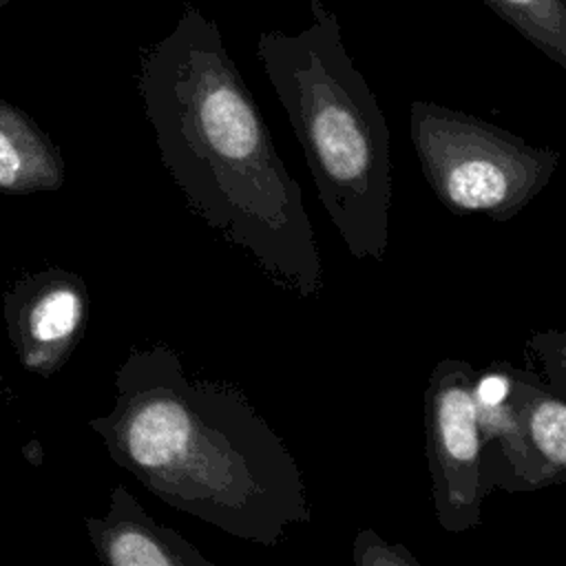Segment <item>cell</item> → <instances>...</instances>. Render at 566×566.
I'll use <instances>...</instances> for the list:
<instances>
[{
  "instance_id": "obj_1",
  "label": "cell",
  "mask_w": 566,
  "mask_h": 566,
  "mask_svg": "<svg viewBox=\"0 0 566 566\" xmlns=\"http://www.w3.org/2000/svg\"><path fill=\"white\" fill-rule=\"evenodd\" d=\"M137 91L159 161L190 210L279 287L323 292V261L301 186L230 57L217 22L188 4L139 55Z\"/></svg>"
},
{
  "instance_id": "obj_2",
  "label": "cell",
  "mask_w": 566,
  "mask_h": 566,
  "mask_svg": "<svg viewBox=\"0 0 566 566\" xmlns=\"http://www.w3.org/2000/svg\"><path fill=\"white\" fill-rule=\"evenodd\" d=\"M88 424L111 460L157 500L226 535L276 546L312 517L283 438L237 387L188 378L166 345L124 358L113 409Z\"/></svg>"
},
{
  "instance_id": "obj_3",
  "label": "cell",
  "mask_w": 566,
  "mask_h": 566,
  "mask_svg": "<svg viewBox=\"0 0 566 566\" xmlns=\"http://www.w3.org/2000/svg\"><path fill=\"white\" fill-rule=\"evenodd\" d=\"M312 24L290 35L263 31L261 62L332 226L356 259L382 263L389 248L391 137L382 108L349 57L340 22L321 0Z\"/></svg>"
},
{
  "instance_id": "obj_4",
  "label": "cell",
  "mask_w": 566,
  "mask_h": 566,
  "mask_svg": "<svg viewBox=\"0 0 566 566\" xmlns=\"http://www.w3.org/2000/svg\"><path fill=\"white\" fill-rule=\"evenodd\" d=\"M409 135L436 199L453 214L504 223L553 179L559 153L449 106L413 99Z\"/></svg>"
},
{
  "instance_id": "obj_5",
  "label": "cell",
  "mask_w": 566,
  "mask_h": 566,
  "mask_svg": "<svg viewBox=\"0 0 566 566\" xmlns=\"http://www.w3.org/2000/svg\"><path fill=\"white\" fill-rule=\"evenodd\" d=\"M475 407L489 493H526L566 480V382L511 367L506 398Z\"/></svg>"
},
{
  "instance_id": "obj_6",
  "label": "cell",
  "mask_w": 566,
  "mask_h": 566,
  "mask_svg": "<svg viewBox=\"0 0 566 566\" xmlns=\"http://www.w3.org/2000/svg\"><path fill=\"white\" fill-rule=\"evenodd\" d=\"M467 360L440 358L424 389L427 467L438 524L464 533L482 524L489 489L482 480V436Z\"/></svg>"
},
{
  "instance_id": "obj_7",
  "label": "cell",
  "mask_w": 566,
  "mask_h": 566,
  "mask_svg": "<svg viewBox=\"0 0 566 566\" xmlns=\"http://www.w3.org/2000/svg\"><path fill=\"white\" fill-rule=\"evenodd\" d=\"M2 312L20 365L49 378L86 332L88 290L75 272L46 268L15 281L2 296Z\"/></svg>"
},
{
  "instance_id": "obj_8",
  "label": "cell",
  "mask_w": 566,
  "mask_h": 566,
  "mask_svg": "<svg viewBox=\"0 0 566 566\" xmlns=\"http://www.w3.org/2000/svg\"><path fill=\"white\" fill-rule=\"evenodd\" d=\"M84 524L97 559L108 566H214L179 531L155 522L124 484L113 486L106 515Z\"/></svg>"
},
{
  "instance_id": "obj_9",
  "label": "cell",
  "mask_w": 566,
  "mask_h": 566,
  "mask_svg": "<svg viewBox=\"0 0 566 566\" xmlns=\"http://www.w3.org/2000/svg\"><path fill=\"white\" fill-rule=\"evenodd\" d=\"M64 184V159L55 142L22 108L0 99V190L51 192Z\"/></svg>"
},
{
  "instance_id": "obj_10",
  "label": "cell",
  "mask_w": 566,
  "mask_h": 566,
  "mask_svg": "<svg viewBox=\"0 0 566 566\" xmlns=\"http://www.w3.org/2000/svg\"><path fill=\"white\" fill-rule=\"evenodd\" d=\"M484 4L566 69V0H484Z\"/></svg>"
},
{
  "instance_id": "obj_11",
  "label": "cell",
  "mask_w": 566,
  "mask_h": 566,
  "mask_svg": "<svg viewBox=\"0 0 566 566\" xmlns=\"http://www.w3.org/2000/svg\"><path fill=\"white\" fill-rule=\"evenodd\" d=\"M356 566H420V559L402 544L385 542L374 528H360L354 537Z\"/></svg>"
},
{
  "instance_id": "obj_12",
  "label": "cell",
  "mask_w": 566,
  "mask_h": 566,
  "mask_svg": "<svg viewBox=\"0 0 566 566\" xmlns=\"http://www.w3.org/2000/svg\"><path fill=\"white\" fill-rule=\"evenodd\" d=\"M9 2H13V0H0V7H7Z\"/></svg>"
},
{
  "instance_id": "obj_13",
  "label": "cell",
  "mask_w": 566,
  "mask_h": 566,
  "mask_svg": "<svg viewBox=\"0 0 566 566\" xmlns=\"http://www.w3.org/2000/svg\"><path fill=\"white\" fill-rule=\"evenodd\" d=\"M369 2H374V0H369Z\"/></svg>"
}]
</instances>
